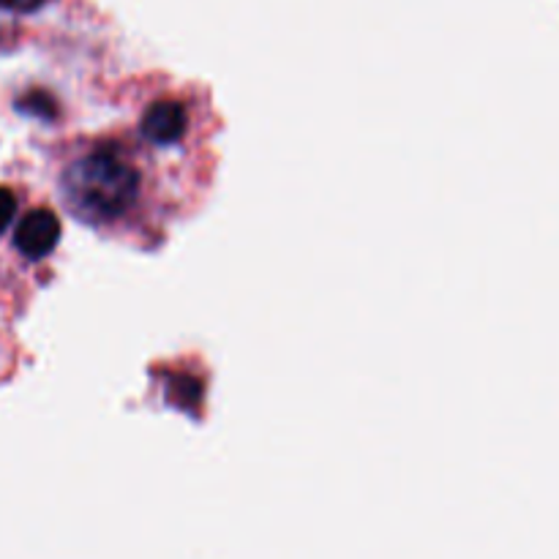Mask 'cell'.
I'll use <instances>...</instances> for the list:
<instances>
[{
  "instance_id": "cell-1",
  "label": "cell",
  "mask_w": 559,
  "mask_h": 559,
  "mask_svg": "<svg viewBox=\"0 0 559 559\" xmlns=\"http://www.w3.org/2000/svg\"><path fill=\"white\" fill-rule=\"evenodd\" d=\"M60 197L91 227H129L147 200V175L140 153L115 140L87 145L74 162L66 164Z\"/></svg>"
},
{
  "instance_id": "cell-2",
  "label": "cell",
  "mask_w": 559,
  "mask_h": 559,
  "mask_svg": "<svg viewBox=\"0 0 559 559\" xmlns=\"http://www.w3.org/2000/svg\"><path fill=\"white\" fill-rule=\"evenodd\" d=\"M191 109L189 104L175 96H158L147 102L140 112V136L151 147L169 151V147L183 145L191 134Z\"/></svg>"
},
{
  "instance_id": "cell-3",
  "label": "cell",
  "mask_w": 559,
  "mask_h": 559,
  "mask_svg": "<svg viewBox=\"0 0 559 559\" xmlns=\"http://www.w3.org/2000/svg\"><path fill=\"white\" fill-rule=\"evenodd\" d=\"M60 240V218L49 207H36L27 213L14 233V246L27 260H44L52 254Z\"/></svg>"
},
{
  "instance_id": "cell-4",
  "label": "cell",
  "mask_w": 559,
  "mask_h": 559,
  "mask_svg": "<svg viewBox=\"0 0 559 559\" xmlns=\"http://www.w3.org/2000/svg\"><path fill=\"white\" fill-rule=\"evenodd\" d=\"M20 109L22 112L38 115V118H52L55 115V104L47 93H31V96L20 98Z\"/></svg>"
},
{
  "instance_id": "cell-5",
  "label": "cell",
  "mask_w": 559,
  "mask_h": 559,
  "mask_svg": "<svg viewBox=\"0 0 559 559\" xmlns=\"http://www.w3.org/2000/svg\"><path fill=\"white\" fill-rule=\"evenodd\" d=\"M14 213H16L14 191L5 189V186H0V235L5 233V227H9V224H11Z\"/></svg>"
},
{
  "instance_id": "cell-6",
  "label": "cell",
  "mask_w": 559,
  "mask_h": 559,
  "mask_svg": "<svg viewBox=\"0 0 559 559\" xmlns=\"http://www.w3.org/2000/svg\"><path fill=\"white\" fill-rule=\"evenodd\" d=\"M49 0H0V9L16 11V14H31V11L41 9Z\"/></svg>"
}]
</instances>
